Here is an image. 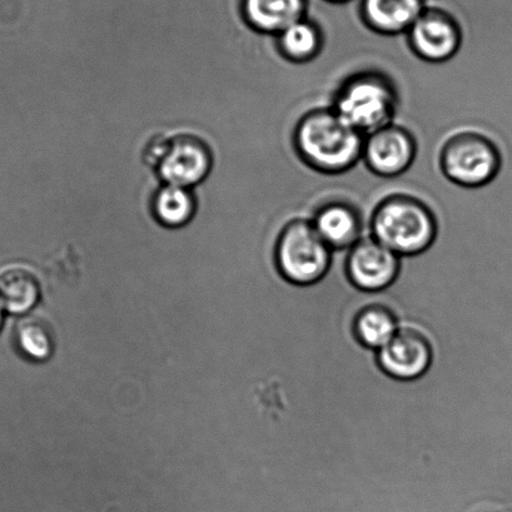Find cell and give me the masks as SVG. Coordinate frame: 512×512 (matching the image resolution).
<instances>
[{"label": "cell", "mask_w": 512, "mask_h": 512, "mask_svg": "<svg viewBox=\"0 0 512 512\" xmlns=\"http://www.w3.org/2000/svg\"><path fill=\"white\" fill-rule=\"evenodd\" d=\"M332 250L311 221L297 218L283 228L276 247L278 270L295 285H312L330 270Z\"/></svg>", "instance_id": "4"}, {"label": "cell", "mask_w": 512, "mask_h": 512, "mask_svg": "<svg viewBox=\"0 0 512 512\" xmlns=\"http://www.w3.org/2000/svg\"><path fill=\"white\" fill-rule=\"evenodd\" d=\"M212 168L210 147L191 134L169 138L166 154L157 167L167 185L190 188L205 180Z\"/></svg>", "instance_id": "7"}, {"label": "cell", "mask_w": 512, "mask_h": 512, "mask_svg": "<svg viewBox=\"0 0 512 512\" xmlns=\"http://www.w3.org/2000/svg\"><path fill=\"white\" fill-rule=\"evenodd\" d=\"M3 303L0 301V327L3 325Z\"/></svg>", "instance_id": "20"}, {"label": "cell", "mask_w": 512, "mask_h": 512, "mask_svg": "<svg viewBox=\"0 0 512 512\" xmlns=\"http://www.w3.org/2000/svg\"><path fill=\"white\" fill-rule=\"evenodd\" d=\"M441 171L447 180L465 188H480L495 180L501 168V154L484 134L461 132L444 144Z\"/></svg>", "instance_id": "5"}, {"label": "cell", "mask_w": 512, "mask_h": 512, "mask_svg": "<svg viewBox=\"0 0 512 512\" xmlns=\"http://www.w3.org/2000/svg\"><path fill=\"white\" fill-rule=\"evenodd\" d=\"M152 211L161 225L177 228L187 225L196 212V201L188 188L166 185L153 197Z\"/></svg>", "instance_id": "16"}, {"label": "cell", "mask_w": 512, "mask_h": 512, "mask_svg": "<svg viewBox=\"0 0 512 512\" xmlns=\"http://www.w3.org/2000/svg\"><path fill=\"white\" fill-rule=\"evenodd\" d=\"M41 287L33 273L12 268L0 276V301L9 312L23 315L37 305Z\"/></svg>", "instance_id": "15"}, {"label": "cell", "mask_w": 512, "mask_h": 512, "mask_svg": "<svg viewBox=\"0 0 512 512\" xmlns=\"http://www.w3.org/2000/svg\"><path fill=\"white\" fill-rule=\"evenodd\" d=\"M400 256L374 237L361 238L350 250L346 270L350 281L367 292L385 290L400 272Z\"/></svg>", "instance_id": "8"}, {"label": "cell", "mask_w": 512, "mask_h": 512, "mask_svg": "<svg viewBox=\"0 0 512 512\" xmlns=\"http://www.w3.org/2000/svg\"><path fill=\"white\" fill-rule=\"evenodd\" d=\"M332 2L342 3V2H347V0H332Z\"/></svg>", "instance_id": "21"}, {"label": "cell", "mask_w": 512, "mask_h": 512, "mask_svg": "<svg viewBox=\"0 0 512 512\" xmlns=\"http://www.w3.org/2000/svg\"><path fill=\"white\" fill-rule=\"evenodd\" d=\"M397 320L389 308L374 305L359 313L355 321V333L362 345L381 350L396 335Z\"/></svg>", "instance_id": "17"}, {"label": "cell", "mask_w": 512, "mask_h": 512, "mask_svg": "<svg viewBox=\"0 0 512 512\" xmlns=\"http://www.w3.org/2000/svg\"><path fill=\"white\" fill-rule=\"evenodd\" d=\"M306 0H242L248 26L267 34H280L305 18Z\"/></svg>", "instance_id": "13"}, {"label": "cell", "mask_w": 512, "mask_h": 512, "mask_svg": "<svg viewBox=\"0 0 512 512\" xmlns=\"http://www.w3.org/2000/svg\"><path fill=\"white\" fill-rule=\"evenodd\" d=\"M365 136L331 108L307 112L295 129V147L303 162L326 175L349 171L362 159Z\"/></svg>", "instance_id": "1"}, {"label": "cell", "mask_w": 512, "mask_h": 512, "mask_svg": "<svg viewBox=\"0 0 512 512\" xmlns=\"http://www.w3.org/2000/svg\"><path fill=\"white\" fill-rule=\"evenodd\" d=\"M372 237L399 256L429 250L437 235L434 213L419 198L392 195L382 200L371 217Z\"/></svg>", "instance_id": "2"}, {"label": "cell", "mask_w": 512, "mask_h": 512, "mask_svg": "<svg viewBox=\"0 0 512 512\" xmlns=\"http://www.w3.org/2000/svg\"><path fill=\"white\" fill-rule=\"evenodd\" d=\"M311 222L331 250H351L361 240L359 212L346 203H327L316 212Z\"/></svg>", "instance_id": "11"}, {"label": "cell", "mask_w": 512, "mask_h": 512, "mask_svg": "<svg viewBox=\"0 0 512 512\" xmlns=\"http://www.w3.org/2000/svg\"><path fill=\"white\" fill-rule=\"evenodd\" d=\"M19 354L33 362L51 359L54 351V338L48 323L37 317L24 318L14 332Z\"/></svg>", "instance_id": "18"}, {"label": "cell", "mask_w": 512, "mask_h": 512, "mask_svg": "<svg viewBox=\"0 0 512 512\" xmlns=\"http://www.w3.org/2000/svg\"><path fill=\"white\" fill-rule=\"evenodd\" d=\"M430 341L420 331L401 328L379 351L381 369L394 379L411 381L424 375L431 365Z\"/></svg>", "instance_id": "10"}, {"label": "cell", "mask_w": 512, "mask_h": 512, "mask_svg": "<svg viewBox=\"0 0 512 512\" xmlns=\"http://www.w3.org/2000/svg\"><path fill=\"white\" fill-rule=\"evenodd\" d=\"M424 12L422 0H364L362 4L367 26L385 36L409 32Z\"/></svg>", "instance_id": "12"}, {"label": "cell", "mask_w": 512, "mask_h": 512, "mask_svg": "<svg viewBox=\"0 0 512 512\" xmlns=\"http://www.w3.org/2000/svg\"><path fill=\"white\" fill-rule=\"evenodd\" d=\"M416 151L414 136L392 123L365 137L362 159L375 175L394 178L411 167Z\"/></svg>", "instance_id": "6"}, {"label": "cell", "mask_w": 512, "mask_h": 512, "mask_svg": "<svg viewBox=\"0 0 512 512\" xmlns=\"http://www.w3.org/2000/svg\"><path fill=\"white\" fill-rule=\"evenodd\" d=\"M278 51L287 61L307 63L321 53L323 38L320 28L301 19L277 36Z\"/></svg>", "instance_id": "14"}, {"label": "cell", "mask_w": 512, "mask_h": 512, "mask_svg": "<svg viewBox=\"0 0 512 512\" xmlns=\"http://www.w3.org/2000/svg\"><path fill=\"white\" fill-rule=\"evenodd\" d=\"M397 106L399 94L391 79L381 72L365 71L341 84L332 108L366 137L392 124Z\"/></svg>", "instance_id": "3"}, {"label": "cell", "mask_w": 512, "mask_h": 512, "mask_svg": "<svg viewBox=\"0 0 512 512\" xmlns=\"http://www.w3.org/2000/svg\"><path fill=\"white\" fill-rule=\"evenodd\" d=\"M168 143L169 138L166 137L158 136L152 138L151 141L148 142L146 149H144V161H146L149 166L157 168L164 154L167 152Z\"/></svg>", "instance_id": "19"}, {"label": "cell", "mask_w": 512, "mask_h": 512, "mask_svg": "<svg viewBox=\"0 0 512 512\" xmlns=\"http://www.w3.org/2000/svg\"><path fill=\"white\" fill-rule=\"evenodd\" d=\"M407 33L412 52L425 62L450 61L461 47V29L444 12L425 11Z\"/></svg>", "instance_id": "9"}]
</instances>
